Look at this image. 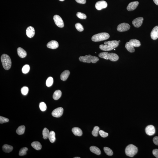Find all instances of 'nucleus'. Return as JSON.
Here are the masks:
<instances>
[{
  "label": "nucleus",
  "mask_w": 158,
  "mask_h": 158,
  "mask_svg": "<svg viewBox=\"0 0 158 158\" xmlns=\"http://www.w3.org/2000/svg\"><path fill=\"white\" fill-rule=\"evenodd\" d=\"M104 44H101L99 46L100 50L103 51H108L114 49L119 45V43L117 41H109L105 42Z\"/></svg>",
  "instance_id": "nucleus-1"
},
{
  "label": "nucleus",
  "mask_w": 158,
  "mask_h": 158,
  "mask_svg": "<svg viewBox=\"0 0 158 158\" xmlns=\"http://www.w3.org/2000/svg\"><path fill=\"white\" fill-rule=\"evenodd\" d=\"M99 56L100 58L107 60L109 59L113 61H117L119 59L118 56L117 54L113 53L102 52L99 54Z\"/></svg>",
  "instance_id": "nucleus-2"
},
{
  "label": "nucleus",
  "mask_w": 158,
  "mask_h": 158,
  "mask_svg": "<svg viewBox=\"0 0 158 158\" xmlns=\"http://www.w3.org/2000/svg\"><path fill=\"white\" fill-rule=\"evenodd\" d=\"M1 60L3 66L5 70H9L11 68V61L9 56L7 54H2L1 57Z\"/></svg>",
  "instance_id": "nucleus-3"
},
{
  "label": "nucleus",
  "mask_w": 158,
  "mask_h": 158,
  "mask_svg": "<svg viewBox=\"0 0 158 158\" xmlns=\"http://www.w3.org/2000/svg\"><path fill=\"white\" fill-rule=\"evenodd\" d=\"M110 37V35L107 33H101L93 35L91 39L93 41L97 42L108 39Z\"/></svg>",
  "instance_id": "nucleus-4"
},
{
  "label": "nucleus",
  "mask_w": 158,
  "mask_h": 158,
  "mask_svg": "<svg viewBox=\"0 0 158 158\" xmlns=\"http://www.w3.org/2000/svg\"><path fill=\"white\" fill-rule=\"evenodd\" d=\"M137 148L133 144H130L126 148L125 152L126 156L133 157L137 153Z\"/></svg>",
  "instance_id": "nucleus-5"
},
{
  "label": "nucleus",
  "mask_w": 158,
  "mask_h": 158,
  "mask_svg": "<svg viewBox=\"0 0 158 158\" xmlns=\"http://www.w3.org/2000/svg\"><path fill=\"white\" fill-rule=\"evenodd\" d=\"M79 60L81 62L88 63H95L98 61L99 59L98 57L90 55H86L85 56H81L79 58Z\"/></svg>",
  "instance_id": "nucleus-6"
},
{
  "label": "nucleus",
  "mask_w": 158,
  "mask_h": 158,
  "mask_svg": "<svg viewBox=\"0 0 158 158\" xmlns=\"http://www.w3.org/2000/svg\"><path fill=\"white\" fill-rule=\"evenodd\" d=\"M53 19L54 22L57 26L60 28H63L64 26V22L59 16L56 15L54 16Z\"/></svg>",
  "instance_id": "nucleus-7"
},
{
  "label": "nucleus",
  "mask_w": 158,
  "mask_h": 158,
  "mask_svg": "<svg viewBox=\"0 0 158 158\" xmlns=\"http://www.w3.org/2000/svg\"><path fill=\"white\" fill-rule=\"evenodd\" d=\"M130 26L128 24L125 23L119 24L118 26L117 29L119 32H124L130 29Z\"/></svg>",
  "instance_id": "nucleus-8"
},
{
  "label": "nucleus",
  "mask_w": 158,
  "mask_h": 158,
  "mask_svg": "<svg viewBox=\"0 0 158 158\" xmlns=\"http://www.w3.org/2000/svg\"><path fill=\"white\" fill-rule=\"evenodd\" d=\"M64 109L61 107L57 108L53 110L52 113V115L54 117H60L62 115Z\"/></svg>",
  "instance_id": "nucleus-9"
},
{
  "label": "nucleus",
  "mask_w": 158,
  "mask_h": 158,
  "mask_svg": "<svg viewBox=\"0 0 158 158\" xmlns=\"http://www.w3.org/2000/svg\"><path fill=\"white\" fill-rule=\"evenodd\" d=\"M107 2L105 1H100L97 2L95 7L97 10H100L107 8Z\"/></svg>",
  "instance_id": "nucleus-10"
},
{
  "label": "nucleus",
  "mask_w": 158,
  "mask_h": 158,
  "mask_svg": "<svg viewBox=\"0 0 158 158\" xmlns=\"http://www.w3.org/2000/svg\"><path fill=\"white\" fill-rule=\"evenodd\" d=\"M143 18L142 17H139L135 18L132 21V24L135 27L139 28L143 23Z\"/></svg>",
  "instance_id": "nucleus-11"
},
{
  "label": "nucleus",
  "mask_w": 158,
  "mask_h": 158,
  "mask_svg": "<svg viewBox=\"0 0 158 158\" xmlns=\"http://www.w3.org/2000/svg\"><path fill=\"white\" fill-rule=\"evenodd\" d=\"M146 132L148 135L151 136L153 135L155 133V129L154 126L152 125H149L146 127Z\"/></svg>",
  "instance_id": "nucleus-12"
},
{
  "label": "nucleus",
  "mask_w": 158,
  "mask_h": 158,
  "mask_svg": "<svg viewBox=\"0 0 158 158\" xmlns=\"http://www.w3.org/2000/svg\"><path fill=\"white\" fill-rule=\"evenodd\" d=\"M150 36L152 39L156 40L158 38V26L153 28L151 32Z\"/></svg>",
  "instance_id": "nucleus-13"
},
{
  "label": "nucleus",
  "mask_w": 158,
  "mask_h": 158,
  "mask_svg": "<svg viewBox=\"0 0 158 158\" xmlns=\"http://www.w3.org/2000/svg\"><path fill=\"white\" fill-rule=\"evenodd\" d=\"M139 2L138 1L132 2L129 4L127 7V9L128 11H132L135 10L137 8Z\"/></svg>",
  "instance_id": "nucleus-14"
},
{
  "label": "nucleus",
  "mask_w": 158,
  "mask_h": 158,
  "mask_svg": "<svg viewBox=\"0 0 158 158\" xmlns=\"http://www.w3.org/2000/svg\"><path fill=\"white\" fill-rule=\"evenodd\" d=\"M35 34V29L32 26H29L26 30V35L29 38H32L34 36Z\"/></svg>",
  "instance_id": "nucleus-15"
},
{
  "label": "nucleus",
  "mask_w": 158,
  "mask_h": 158,
  "mask_svg": "<svg viewBox=\"0 0 158 158\" xmlns=\"http://www.w3.org/2000/svg\"><path fill=\"white\" fill-rule=\"evenodd\" d=\"M47 46L48 48L52 49H55L58 47L59 44L57 41H52L49 42L47 44Z\"/></svg>",
  "instance_id": "nucleus-16"
},
{
  "label": "nucleus",
  "mask_w": 158,
  "mask_h": 158,
  "mask_svg": "<svg viewBox=\"0 0 158 158\" xmlns=\"http://www.w3.org/2000/svg\"><path fill=\"white\" fill-rule=\"evenodd\" d=\"M72 131L75 135L81 136L82 135L83 132L81 129L79 127H74L72 130Z\"/></svg>",
  "instance_id": "nucleus-17"
},
{
  "label": "nucleus",
  "mask_w": 158,
  "mask_h": 158,
  "mask_svg": "<svg viewBox=\"0 0 158 158\" xmlns=\"http://www.w3.org/2000/svg\"><path fill=\"white\" fill-rule=\"evenodd\" d=\"M17 51L18 56L21 58H24L27 55L26 52L21 47H18L17 49Z\"/></svg>",
  "instance_id": "nucleus-18"
},
{
  "label": "nucleus",
  "mask_w": 158,
  "mask_h": 158,
  "mask_svg": "<svg viewBox=\"0 0 158 158\" xmlns=\"http://www.w3.org/2000/svg\"><path fill=\"white\" fill-rule=\"evenodd\" d=\"M70 74V71L68 70H66L63 71L60 76L61 80L63 81L66 80L69 76Z\"/></svg>",
  "instance_id": "nucleus-19"
},
{
  "label": "nucleus",
  "mask_w": 158,
  "mask_h": 158,
  "mask_svg": "<svg viewBox=\"0 0 158 158\" xmlns=\"http://www.w3.org/2000/svg\"><path fill=\"white\" fill-rule=\"evenodd\" d=\"M2 149L3 150L5 153H9L12 151L13 148L12 146L8 144H5L3 146Z\"/></svg>",
  "instance_id": "nucleus-20"
},
{
  "label": "nucleus",
  "mask_w": 158,
  "mask_h": 158,
  "mask_svg": "<svg viewBox=\"0 0 158 158\" xmlns=\"http://www.w3.org/2000/svg\"><path fill=\"white\" fill-rule=\"evenodd\" d=\"M90 151L96 155H99L101 154V151L96 146H91L90 147Z\"/></svg>",
  "instance_id": "nucleus-21"
},
{
  "label": "nucleus",
  "mask_w": 158,
  "mask_h": 158,
  "mask_svg": "<svg viewBox=\"0 0 158 158\" xmlns=\"http://www.w3.org/2000/svg\"><path fill=\"white\" fill-rule=\"evenodd\" d=\"M31 146L34 149L37 150H41L42 148V145L41 143L38 141H34L32 142Z\"/></svg>",
  "instance_id": "nucleus-22"
},
{
  "label": "nucleus",
  "mask_w": 158,
  "mask_h": 158,
  "mask_svg": "<svg viewBox=\"0 0 158 158\" xmlns=\"http://www.w3.org/2000/svg\"><path fill=\"white\" fill-rule=\"evenodd\" d=\"M134 47L130 42H127L125 44L126 48L129 52L133 53L134 52Z\"/></svg>",
  "instance_id": "nucleus-23"
},
{
  "label": "nucleus",
  "mask_w": 158,
  "mask_h": 158,
  "mask_svg": "<svg viewBox=\"0 0 158 158\" xmlns=\"http://www.w3.org/2000/svg\"><path fill=\"white\" fill-rule=\"evenodd\" d=\"M61 94L62 93L61 90H56L54 92L53 94V98L54 100H58L61 97Z\"/></svg>",
  "instance_id": "nucleus-24"
},
{
  "label": "nucleus",
  "mask_w": 158,
  "mask_h": 158,
  "mask_svg": "<svg viewBox=\"0 0 158 158\" xmlns=\"http://www.w3.org/2000/svg\"><path fill=\"white\" fill-rule=\"evenodd\" d=\"M48 139L51 143H53L56 140L55 134L54 131H51L50 132L48 136Z\"/></svg>",
  "instance_id": "nucleus-25"
},
{
  "label": "nucleus",
  "mask_w": 158,
  "mask_h": 158,
  "mask_svg": "<svg viewBox=\"0 0 158 158\" xmlns=\"http://www.w3.org/2000/svg\"><path fill=\"white\" fill-rule=\"evenodd\" d=\"M129 42L131 43L134 47H137L140 46V43L139 40L136 39H132L130 40Z\"/></svg>",
  "instance_id": "nucleus-26"
},
{
  "label": "nucleus",
  "mask_w": 158,
  "mask_h": 158,
  "mask_svg": "<svg viewBox=\"0 0 158 158\" xmlns=\"http://www.w3.org/2000/svg\"><path fill=\"white\" fill-rule=\"evenodd\" d=\"M25 130V126L22 125L19 126L16 130V133L18 135H21L23 134Z\"/></svg>",
  "instance_id": "nucleus-27"
},
{
  "label": "nucleus",
  "mask_w": 158,
  "mask_h": 158,
  "mask_svg": "<svg viewBox=\"0 0 158 158\" xmlns=\"http://www.w3.org/2000/svg\"><path fill=\"white\" fill-rule=\"evenodd\" d=\"M50 132L49 130L46 128L44 129L43 131V135L44 139H46L48 138Z\"/></svg>",
  "instance_id": "nucleus-28"
},
{
  "label": "nucleus",
  "mask_w": 158,
  "mask_h": 158,
  "mask_svg": "<svg viewBox=\"0 0 158 158\" xmlns=\"http://www.w3.org/2000/svg\"><path fill=\"white\" fill-rule=\"evenodd\" d=\"M99 127L97 126H95L93 128V130L92 131V134L95 137H97L98 136V133L99 131Z\"/></svg>",
  "instance_id": "nucleus-29"
},
{
  "label": "nucleus",
  "mask_w": 158,
  "mask_h": 158,
  "mask_svg": "<svg viewBox=\"0 0 158 158\" xmlns=\"http://www.w3.org/2000/svg\"><path fill=\"white\" fill-rule=\"evenodd\" d=\"M53 79L52 77H49L47 79L46 81V85L47 87H50L53 85Z\"/></svg>",
  "instance_id": "nucleus-30"
},
{
  "label": "nucleus",
  "mask_w": 158,
  "mask_h": 158,
  "mask_svg": "<svg viewBox=\"0 0 158 158\" xmlns=\"http://www.w3.org/2000/svg\"><path fill=\"white\" fill-rule=\"evenodd\" d=\"M104 150L105 153L108 156H112L113 154V152L112 150L110 148L105 147L104 148Z\"/></svg>",
  "instance_id": "nucleus-31"
},
{
  "label": "nucleus",
  "mask_w": 158,
  "mask_h": 158,
  "mask_svg": "<svg viewBox=\"0 0 158 158\" xmlns=\"http://www.w3.org/2000/svg\"><path fill=\"white\" fill-rule=\"evenodd\" d=\"M30 69V66L28 64L24 65L22 67V71L23 73L24 74H27L29 71Z\"/></svg>",
  "instance_id": "nucleus-32"
},
{
  "label": "nucleus",
  "mask_w": 158,
  "mask_h": 158,
  "mask_svg": "<svg viewBox=\"0 0 158 158\" xmlns=\"http://www.w3.org/2000/svg\"><path fill=\"white\" fill-rule=\"evenodd\" d=\"M28 149L26 147H24L21 148L19 150V156H24L26 154L27 151Z\"/></svg>",
  "instance_id": "nucleus-33"
},
{
  "label": "nucleus",
  "mask_w": 158,
  "mask_h": 158,
  "mask_svg": "<svg viewBox=\"0 0 158 158\" xmlns=\"http://www.w3.org/2000/svg\"><path fill=\"white\" fill-rule=\"evenodd\" d=\"M39 107L40 110L43 112L45 111L47 108L46 105L45 103L43 102L40 103Z\"/></svg>",
  "instance_id": "nucleus-34"
},
{
  "label": "nucleus",
  "mask_w": 158,
  "mask_h": 158,
  "mask_svg": "<svg viewBox=\"0 0 158 158\" xmlns=\"http://www.w3.org/2000/svg\"><path fill=\"white\" fill-rule=\"evenodd\" d=\"M75 26L76 28L79 31L82 32L84 30V28L82 25L79 23H77L76 24Z\"/></svg>",
  "instance_id": "nucleus-35"
},
{
  "label": "nucleus",
  "mask_w": 158,
  "mask_h": 158,
  "mask_svg": "<svg viewBox=\"0 0 158 158\" xmlns=\"http://www.w3.org/2000/svg\"><path fill=\"white\" fill-rule=\"evenodd\" d=\"M28 88L26 87H24L21 88V92L22 94L24 95H26L28 94Z\"/></svg>",
  "instance_id": "nucleus-36"
},
{
  "label": "nucleus",
  "mask_w": 158,
  "mask_h": 158,
  "mask_svg": "<svg viewBox=\"0 0 158 158\" xmlns=\"http://www.w3.org/2000/svg\"><path fill=\"white\" fill-rule=\"evenodd\" d=\"M77 17L81 19H85L87 18V16L83 13L78 12L77 13Z\"/></svg>",
  "instance_id": "nucleus-37"
},
{
  "label": "nucleus",
  "mask_w": 158,
  "mask_h": 158,
  "mask_svg": "<svg viewBox=\"0 0 158 158\" xmlns=\"http://www.w3.org/2000/svg\"><path fill=\"white\" fill-rule=\"evenodd\" d=\"M99 133L100 135L103 138H105L108 136V133L105 132L103 130L99 131Z\"/></svg>",
  "instance_id": "nucleus-38"
},
{
  "label": "nucleus",
  "mask_w": 158,
  "mask_h": 158,
  "mask_svg": "<svg viewBox=\"0 0 158 158\" xmlns=\"http://www.w3.org/2000/svg\"><path fill=\"white\" fill-rule=\"evenodd\" d=\"M9 121V119L0 116V123H7Z\"/></svg>",
  "instance_id": "nucleus-39"
},
{
  "label": "nucleus",
  "mask_w": 158,
  "mask_h": 158,
  "mask_svg": "<svg viewBox=\"0 0 158 158\" xmlns=\"http://www.w3.org/2000/svg\"><path fill=\"white\" fill-rule=\"evenodd\" d=\"M154 156L157 158H158V149H155L153 151Z\"/></svg>",
  "instance_id": "nucleus-40"
},
{
  "label": "nucleus",
  "mask_w": 158,
  "mask_h": 158,
  "mask_svg": "<svg viewBox=\"0 0 158 158\" xmlns=\"http://www.w3.org/2000/svg\"><path fill=\"white\" fill-rule=\"evenodd\" d=\"M154 143L156 145L158 146V136H155L153 139Z\"/></svg>",
  "instance_id": "nucleus-41"
},
{
  "label": "nucleus",
  "mask_w": 158,
  "mask_h": 158,
  "mask_svg": "<svg viewBox=\"0 0 158 158\" xmlns=\"http://www.w3.org/2000/svg\"><path fill=\"white\" fill-rule=\"evenodd\" d=\"M75 0L77 2L80 4H85L86 2V0Z\"/></svg>",
  "instance_id": "nucleus-42"
},
{
  "label": "nucleus",
  "mask_w": 158,
  "mask_h": 158,
  "mask_svg": "<svg viewBox=\"0 0 158 158\" xmlns=\"http://www.w3.org/2000/svg\"><path fill=\"white\" fill-rule=\"evenodd\" d=\"M153 1L156 5H158V0H153Z\"/></svg>",
  "instance_id": "nucleus-43"
},
{
  "label": "nucleus",
  "mask_w": 158,
  "mask_h": 158,
  "mask_svg": "<svg viewBox=\"0 0 158 158\" xmlns=\"http://www.w3.org/2000/svg\"><path fill=\"white\" fill-rule=\"evenodd\" d=\"M60 0L61 1H63L64 0Z\"/></svg>",
  "instance_id": "nucleus-44"
},
{
  "label": "nucleus",
  "mask_w": 158,
  "mask_h": 158,
  "mask_svg": "<svg viewBox=\"0 0 158 158\" xmlns=\"http://www.w3.org/2000/svg\"><path fill=\"white\" fill-rule=\"evenodd\" d=\"M74 158H80V157H75Z\"/></svg>",
  "instance_id": "nucleus-45"
},
{
  "label": "nucleus",
  "mask_w": 158,
  "mask_h": 158,
  "mask_svg": "<svg viewBox=\"0 0 158 158\" xmlns=\"http://www.w3.org/2000/svg\"><path fill=\"white\" fill-rule=\"evenodd\" d=\"M118 42H119V43H120V41H118Z\"/></svg>",
  "instance_id": "nucleus-46"
},
{
  "label": "nucleus",
  "mask_w": 158,
  "mask_h": 158,
  "mask_svg": "<svg viewBox=\"0 0 158 158\" xmlns=\"http://www.w3.org/2000/svg\"><path fill=\"white\" fill-rule=\"evenodd\" d=\"M114 50H115V49H114Z\"/></svg>",
  "instance_id": "nucleus-47"
}]
</instances>
